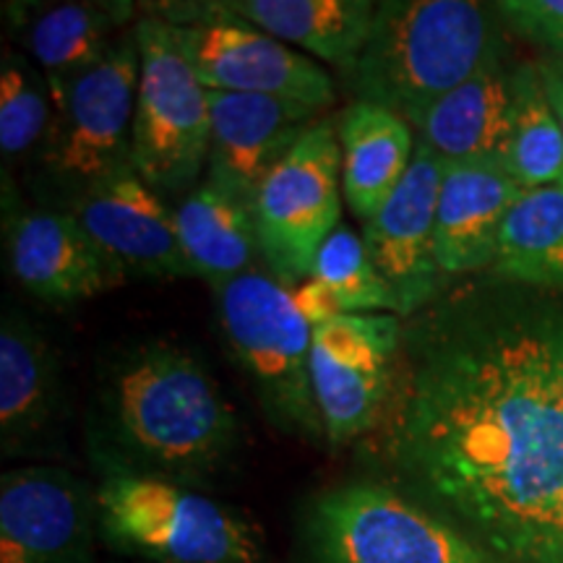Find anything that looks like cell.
<instances>
[{"instance_id":"cell-1","label":"cell","mask_w":563,"mask_h":563,"mask_svg":"<svg viewBox=\"0 0 563 563\" xmlns=\"http://www.w3.org/2000/svg\"><path fill=\"white\" fill-rule=\"evenodd\" d=\"M373 433L394 485L493 561L559 563L563 300L517 287L412 316Z\"/></svg>"},{"instance_id":"cell-2","label":"cell","mask_w":563,"mask_h":563,"mask_svg":"<svg viewBox=\"0 0 563 563\" xmlns=\"http://www.w3.org/2000/svg\"><path fill=\"white\" fill-rule=\"evenodd\" d=\"M104 473L191 485L222 473L241 449V422L186 347L146 342L125 352L102 391Z\"/></svg>"},{"instance_id":"cell-3","label":"cell","mask_w":563,"mask_h":563,"mask_svg":"<svg viewBox=\"0 0 563 563\" xmlns=\"http://www.w3.org/2000/svg\"><path fill=\"white\" fill-rule=\"evenodd\" d=\"M493 5L473 0L376 3L368 42L350 74L357 102H371L418 129L443 100L490 60L504 58Z\"/></svg>"},{"instance_id":"cell-4","label":"cell","mask_w":563,"mask_h":563,"mask_svg":"<svg viewBox=\"0 0 563 563\" xmlns=\"http://www.w3.org/2000/svg\"><path fill=\"white\" fill-rule=\"evenodd\" d=\"M298 563H496L454 522L389 481L316 493L298 522Z\"/></svg>"},{"instance_id":"cell-5","label":"cell","mask_w":563,"mask_h":563,"mask_svg":"<svg viewBox=\"0 0 563 563\" xmlns=\"http://www.w3.org/2000/svg\"><path fill=\"white\" fill-rule=\"evenodd\" d=\"M97 532L146 563H264L258 530L241 511L167 477L102 473Z\"/></svg>"},{"instance_id":"cell-6","label":"cell","mask_w":563,"mask_h":563,"mask_svg":"<svg viewBox=\"0 0 563 563\" xmlns=\"http://www.w3.org/2000/svg\"><path fill=\"white\" fill-rule=\"evenodd\" d=\"M217 313L266 418L279 431L327 443L311 384L313 329L295 308L292 290L269 272L251 269L217 287Z\"/></svg>"},{"instance_id":"cell-7","label":"cell","mask_w":563,"mask_h":563,"mask_svg":"<svg viewBox=\"0 0 563 563\" xmlns=\"http://www.w3.org/2000/svg\"><path fill=\"white\" fill-rule=\"evenodd\" d=\"M133 30L141 74L131 165L162 199L191 194L211 154L209 89L196 79L167 21L146 13Z\"/></svg>"},{"instance_id":"cell-8","label":"cell","mask_w":563,"mask_h":563,"mask_svg":"<svg viewBox=\"0 0 563 563\" xmlns=\"http://www.w3.org/2000/svg\"><path fill=\"white\" fill-rule=\"evenodd\" d=\"M173 26L196 79L209 91L272 95L327 110L336 100L332 76L319 63L249 24L224 3L152 5Z\"/></svg>"},{"instance_id":"cell-9","label":"cell","mask_w":563,"mask_h":563,"mask_svg":"<svg viewBox=\"0 0 563 563\" xmlns=\"http://www.w3.org/2000/svg\"><path fill=\"white\" fill-rule=\"evenodd\" d=\"M342 146L336 121L321 118L266 175L253 196L262 262L287 290L313 277L316 256L340 228Z\"/></svg>"},{"instance_id":"cell-10","label":"cell","mask_w":563,"mask_h":563,"mask_svg":"<svg viewBox=\"0 0 563 563\" xmlns=\"http://www.w3.org/2000/svg\"><path fill=\"white\" fill-rule=\"evenodd\" d=\"M139 74V42L131 30L97 66L68 81H47L53 121L42 159L74 196L131 159Z\"/></svg>"},{"instance_id":"cell-11","label":"cell","mask_w":563,"mask_h":563,"mask_svg":"<svg viewBox=\"0 0 563 563\" xmlns=\"http://www.w3.org/2000/svg\"><path fill=\"white\" fill-rule=\"evenodd\" d=\"M402 329L394 313H342L313 329L311 384L329 446H350L376 431Z\"/></svg>"},{"instance_id":"cell-12","label":"cell","mask_w":563,"mask_h":563,"mask_svg":"<svg viewBox=\"0 0 563 563\" xmlns=\"http://www.w3.org/2000/svg\"><path fill=\"white\" fill-rule=\"evenodd\" d=\"M95 488L63 467L0 477V563H95Z\"/></svg>"},{"instance_id":"cell-13","label":"cell","mask_w":563,"mask_h":563,"mask_svg":"<svg viewBox=\"0 0 563 563\" xmlns=\"http://www.w3.org/2000/svg\"><path fill=\"white\" fill-rule=\"evenodd\" d=\"M443 170L446 157L418 139L415 157L397 191L371 222H365L363 241L378 274L389 285L394 316L399 319H412L441 295L443 274L433 256V232Z\"/></svg>"},{"instance_id":"cell-14","label":"cell","mask_w":563,"mask_h":563,"mask_svg":"<svg viewBox=\"0 0 563 563\" xmlns=\"http://www.w3.org/2000/svg\"><path fill=\"white\" fill-rule=\"evenodd\" d=\"M68 211L125 274L196 277L180 245L173 209L141 178L131 159L76 194Z\"/></svg>"},{"instance_id":"cell-15","label":"cell","mask_w":563,"mask_h":563,"mask_svg":"<svg viewBox=\"0 0 563 563\" xmlns=\"http://www.w3.org/2000/svg\"><path fill=\"white\" fill-rule=\"evenodd\" d=\"M5 245L13 277L40 300L79 302L123 285L125 274L68 209H21L9 217Z\"/></svg>"},{"instance_id":"cell-16","label":"cell","mask_w":563,"mask_h":563,"mask_svg":"<svg viewBox=\"0 0 563 563\" xmlns=\"http://www.w3.org/2000/svg\"><path fill=\"white\" fill-rule=\"evenodd\" d=\"M209 178L251 203L272 167L321 121L311 104L245 91H209Z\"/></svg>"},{"instance_id":"cell-17","label":"cell","mask_w":563,"mask_h":563,"mask_svg":"<svg viewBox=\"0 0 563 563\" xmlns=\"http://www.w3.org/2000/svg\"><path fill=\"white\" fill-rule=\"evenodd\" d=\"M522 194L501 157L446 159L433 232L443 277L493 269L504 220Z\"/></svg>"},{"instance_id":"cell-18","label":"cell","mask_w":563,"mask_h":563,"mask_svg":"<svg viewBox=\"0 0 563 563\" xmlns=\"http://www.w3.org/2000/svg\"><path fill=\"white\" fill-rule=\"evenodd\" d=\"M63 407L60 365L45 334L19 311L0 327V441L19 452L51 433Z\"/></svg>"},{"instance_id":"cell-19","label":"cell","mask_w":563,"mask_h":563,"mask_svg":"<svg viewBox=\"0 0 563 563\" xmlns=\"http://www.w3.org/2000/svg\"><path fill=\"white\" fill-rule=\"evenodd\" d=\"M342 146V191L357 220L371 222L402 183L415 157L412 125L391 110L352 102L336 118Z\"/></svg>"},{"instance_id":"cell-20","label":"cell","mask_w":563,"mask_h":563,"mask_svg":"<svg viewBox=\"0 0 563 563\" xmlns=\"http://www.w3.org/2000/svg\"><path fill=\"white\" fill-rule=\"evenodd\" d=\"M173 217L196 277L207 279L214 290L251 272L262 256L251 201L222 180L209 178L196 186L173 209Z\"/></svg>"},{"instance_id":"cell-21","label":"cell","mask_w":563,"mask_h":563,"mask_svg":"<svg viewBox=\"0 0 563 563\" xmlns=\"http://www.w3.org/2000/svg\"><path fill=\"white\" fill-rule=\"evenodd\" d=\"M224 9L279 42L302 47L344 76L355 70L368 42L371 0H222Z\"/></svg>"},{"instance_id":"cell-22","label":"cell","mask_w":563,"mask_h":563,"mask_svg":"<svg viewBox=\"0 0 563 563\" xmlns=\"http://www.w3.org/2000/svg\"><path fill=\"white\" fill-rule=\"evenodd\" d=\"M509 121L511 70L496 58L435 102L415 131L446 159L501 157Z\"/></svg>"},{"instance_id":"cell-23","label":"cell","mask_w":563,"mask_h":563,"mask_svg":"<svg viewBox=\"0 0 563 563\" xmlns=\"http://www.w3.org/2000/svg\"><path fill=\"white\" fill-rule=\"evenodd\" d=\"M133 13V3H55L30 16L19 37L47 81H68L112 51Z\"/></svg>"},{"instance_id":"cell-24","label":"cell","mask_w":563,"mask_h":563,"mask_svg":"<svg viewBox=\"0 0 563 563\" xmlns=\"http://www.w3.org/2000/svg\"><path fill=\"white\" fill-rule=\"evenodd\" d=\"M493 272L506 285L563 295V183L525 191L514 203Z\"/></svg>"},{"instance_id":"cell-25","label":"cell","mask_w":563,"mask_h":563,"mask_svg":"<svg viewBox=\"0 0 563 563\" xmlns=\"http://www.w3.org/2000/svg\"><path fill=\"white\" fill-rule=\"evenodd\" d=\"M501 159L522 191L563 183V129L538 63L511 68V121Z\"/></svg>"},{"instance_id":"cell-26","label":"cell","mask_w":563,"mask_h":563,"mask_svg":"<svg viewBox=\"0 0 563 563\" xmlns=\"http://www.w3.org/2000/svg\"><path fill=\"white\" fill-rule=\"evenodd\" d=\"M311 279L334 295L342 313H394L389 285L373 264L368 245L347 224H340L321 245Z\"/></svg>"},{"instance_id":"cell-27","label":"cell","mask_w":563,"mask_h":563,"mask_svg":"<svg viewBox=\"0 0 563 563\" xmlns=\"http://www.w3.org/2000/svg\"><path fill=\"white\" fill-rule=\"evenodd\" d=\"M53 121L47 79L24 55L5 51L0 58V152L5 159L42 146Z\"/></svg>"},{"instance_id":"cell-28","label":"cell","mask_w":563,"mask_h":563,"mask_svg":"<svg viewBox=\"0 0 563 563\" xmlns=\"http://www.w3.org/2000/svg\"><path fill=\"white\" fill-rule=\"evenodd\" d=\"M493 9L514 32L563 60V0H501Z\"/></svg>"},{"instance_id":"cell-29","label":"cell","mask_w":563,"mask_h":563,"mask_svg":"<svg viewBox=\"0 0 563 563\" xmlns=\"http://www.w3.org/2000/svg\"><path fill=\"white\" fill-rule=\"evenodd\" d=\"M292 300H295V308H298L302 319L311 323V329L321 327V323L334 321L336 316H342L334 295L316 279H308V282H302V285L295 287Z\"/></svg>"},{"instance_id":"cell-30","label":"cell","mask_w":563,"mask_h":563,"mask_svg":"<svg viewBox=\"0 0 563 563\" xmlns=\"http://www.w3.org/2000/svg\"><path fill=\"white\" fill-rule=\"evenodd\" d=\"M540 74H543L548 97H551L555 115H559L563 129V60H540Z\"/></svg>"}]
</instances>
